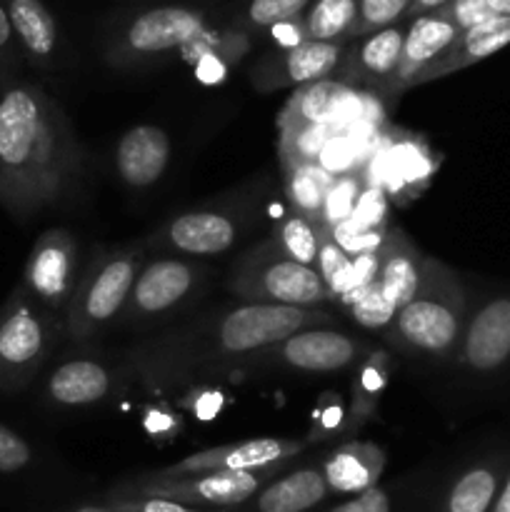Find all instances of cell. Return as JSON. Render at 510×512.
I'll use <instances>...</instances> for the list:
<instances>
[{
  "label": "cell",
  "instance_id": "44",
  "mask_svg": "<svg viewBox=\"0 0 510 512\" xmlns=\"http://www.w3.org/2000/svg\"><path fill=\"white\" fill-rule=\"evenodd\" d=\"M490 512H510V468H508V475H505L503 485H500V493L498 498H495L493 510Z\"/></svg>",
  "mask_w": 510,
  "mask_h": 512
},
{
  "label": "cell",
  "instance_id": "33",
  "mask_svg": "<svg viewBox=\"0 0 510 512\" xmlns=\"http://www.w3.org/2000/svg\"><path fill=\"white\" fill-rule=\"evenodd\" d=\"M365 185H368V178H365L360 170H353V173H345V175H335L333 185H330L328 190V198H325V208H323L325 230H333L335 225L345 223V220L353 215Z\"/></svg>",
  "mask_w": 510,
  "mask_h": 512
},
{
  "label": "cell",
  "instance_id": "6",
  "mask_svg": "<svg viewBox=\"0 0 510 512\" xmlns=\"http://www.w3.org/2000/svg\"><path fill=\"white\" fill-rule=\"evenodd\" d=\"M65 338V318L50 313L23 285L0 308V390L20 393L53 358Z\"/></svg>",
  "mask_w": 510,
  "mask_h": 512
},
{
  "label": "cell",
  "instance_id": "12",
  "mask_svg": "<svg viewBox=\"0 0 510 512\" xmlns=\"http://www.w3.org/2000/svg\"><path fill=\"white\" fill-rule=\"evenodd\" d=\"M468 378H498L510 368V293L470 303L453 363Z\"/></svg>",
  "mask_w": 510,
  "mask_h": 512
},
{
  "label": "cell",
  "instance_id": "31",
  "mask_svg": "<svg viewBox=\"0 0 510 512\" xmlns=\"http://www.w3.org/2000/svg\"><path fill=\"white\" fill-rule=\"evenodd\" d=\"M313 0H245L243 10L233 25L243 28L245 33H260L273 30L278 25L295 23L305 15Z\"/></svg>",
  "mask_w": 510,
  "mask_h": 512
},
{
  "label": "cell",
  "instance_id": "16",
  "mask_svg": "<svg viewBox=\"0 0 510 512\" xmlns=\"http://www.w3.org/2000/svg\"><path fill=\"white\" fill-rule=\"evenodd\" d=\"M3 5L30 68L50 75L73 65V50L43 0H3Z\"/></svg>",
  "mask_w": 510,
  "mask_h": 512
},
{
  "label": "cell",
  "instance_id": "11",
  "mask_svg": "<svg viewBox=\"0 0 510 512\" xmlns=\"http://www.w3.org/2000/svg\"><path fill=\"white\" fill-rule=\"evenodd\" d=\"M248 220V213L225 205L188 210L170 218L143 245L178 258H220L240 243Z\"/></svg>",
  "mask_w": 510,
  "mask_h": 512
},
{
  "label": "cell",
  "instance_id": "5",
  "mask_svg": "<svg viewBox=\"0 0 510 512\" xmlns=\"http://www.w3.org/2000/svg\"><path fill=\"white\" fill-rule=\"evenodd\" d=\"M208 28V13L190 5H155L110 23L103 55L118 70L153 68L183 53Z\"/></svg>",
  "mask_w": 510,
  "mask_h": 512
},
{
  "label": "cell",
  "instance_id": "13",
  "mask_svg": "<svg viewBox=\"0 0 510 512\" xmlns=\"http://www.w3.org/2000/svg\"><path fill=\"white\" fill-rule=\"evenodd\" d=\"M80 273L83 265H80L78 238L65 228H50L40 233L30 248L20 285L43 308L65 318Z\"/></svg>",
  "mask_w": 510,
  "mask_h": 512
},
{
  "label": "cell",
  "instance_id": "19",
  "mask_svg": "<svg viewBox=\"0 0 510 512\" xmlns=\"http://www.w3.org/2000/svg\"><path fill=\"white\" fill-rule=\"evenodd\" d=\"M360 95L355 88L345 85L338 78H325L318 83L295 88L293 98L285 103L278 115V130L295 128V125H328V128H353Z\"/></svg>",
  "mask_w": 510,
  "mask_h": 512
},
{
  "label": "cell",
  "instance_id": "1",
  "mask_svg": "<svg viewBox=\"0 0 510 512\" xmlns=\"http://www.w3.org/2000/svg\"><path fill=\"white\" fill-rule=\"evenodd\" d=\"M85 158L73 123L43 85L18 80L0 95V208L15 220L70 203Z\"/></svg>",
  "mask_w": 510,
  "mask_h": 512
},
{
  "label": "cell",
  "instance_id": "28",
  "mask_svg": "<svg viewBox=\"0 0 510 512\" xmlns=\"http://www.w3.org/2000/svg\"><path fill=\"white\" fill-rule=\"evenodd\" d=\"M358 20V0H313L300 18V35L310 43H350Z\"/></svg>",
  "mask_w": 510,
  "mask_h": 512
},
{
  "label": "cell",
  "instance_id": "32",
  "mask_svg": "<svg viewBox=\"0 0 510 512\" xmlns=\"http://www.w3.org/2000/svg\"><path fill=\"white\" fill-rule=\"evenodd\" d=\"M278 155L280 165L290 163H318L323 150L333 140V128L328 125H295V128L278 130Z\"/></svg>",
  "mask_w": 510,
  "mask_h": 512
},
{
  "label": "cell",
  "instance_id": "9",
  "mask_svg": "<svg viewBox=\"0 0 510 512\" xmlns=\"http://www.w3.org/2000/svg\"><path fill=\"white\" fill-rule=\"evenodd\" d=\"M375 350L368 340L355 338L335 328H308L270 348L258 350L238 365L233 373H295L330 375L358 368Z\"/></svg>",
  "mask_w": 510,
  "mask_h": 512
},
{
  "label": "cell",
  "instance_id": "43",
  "mask_svg": "<svg viewBox=\"0 0 510 512\" xmlns=\"http://www.w3.org/2000/svg\"><path fill=\"white\" fill-rule=\"evenodd\" d=\"M450 0H413L408 8V13H405V23L413 18H418V15H425V13H433V10H440L443 5H448Z\"/></svg>",
  "mask_w": 510,
  "mask_h": 512
},
{
  "label": "cell",
  "instance_id": "29",
  "mask_svg": "<svg viewBox=\"0 0 510 512\" xmlns=\"http://www.w3.org/2000/svg\"><path fill=\"white\" fill-rule=\"evenodd\" d=\"M390 358L385 350L375 348L363 363L355 368L353 380V423H365L378 410L380 398L388 388Z\"/></svg>",
  "mask_w": 510,
  "mask_h": 512
},
{
  "label": "cell",
  "instance_id": "34",
  "mask_svg": "<svg viewBox=\"0 0 510 512\" xmlns=\"http://www.w3.org/2000/svg\"><path fill=\"white\" fill-rule=\"evenodd\" d=\"M413 0H358V20H355V38L375 33L388 25L405 23V13H408Z\"/></svg>",
  "mask_w": 510,
  "mask_h": 512
},
{
  "label": "cell",
  "instance_id": "39",
  "mask_svg": "<svg viewBox=\"0 0 510 512\" xmlns=\"http://www.w3.org/2000/svg\"><path fill=\"white\" fill-rule=\"evenodd\" d=\"M105 505H108L113 512H208L200 508H190V505H183V503H175V500L143 498V495H123V493H113V490H110L108 498H105Z\"/></svg>",
  "mask_w": 510,
  "mask_h": 512
},
{
  "label": "cell",
  "instance_id": "22",
  "mask_svg": "<svg viewBox=\"0 0 510 512\" xmlns=\"http://www.w3.org/2000/svg\"><path fill=\"white\" fill-rule=\"evenodd\" d=\"M508 455H488L465 465L440 493L433 512H490L508 475Z\"/></svg>",
  "mask_w": 510,
  "mask_h": 512
},
{
  "label": "cell",
  "instance_id": "25",
  "mask_svg": "<svg viewBox=\"0 0 510 512\" xmlns=\"http://www.w3.org/2000/svg\"><path fill=\"white\" fill-rule=\"evenodd\" d=\"M505 45H510V18L495 15V18L485 20V23L475 25V28L463 30L458 35V40L448 48V53L420 75L418 85L430 83V80H440L445 75H453L458 70L468 68V65L480 63V60L490 58L498 50H503Z\"/></svg>",
  "mask_w": 510,
  "mask_h": 512
},
{
  "label": "cell",
  "instance_id": "27",
  "mask_svg": "<svg viewBox=\"0 0 510 512\" xmlns=\"http://www.w3.org/2000/svg\"><path fill=\"white\" fill-rule=\"evenodd\" d=\"M283 178L290 208L323 225L325 198L335 175H330L320 163H290L283 165Z\"/></svg>",
  "mask_w": 510,
  "mask_h": 512
},
{
  "label": "cell",
  "instance_id": "15",
  "mask_svg": "<svg viewBox=\"0 0 510 512\" xmlns=\"http://www.w3.org/2000/svg\"><path fill=\"white\" fill-rule=\"evenodd\" d=\"M310 440H290V438H253L245 443L220 445V448L200 450V453L185 455L178 463L168 465L163 470L150 473L153 478H180V475L193 473H213V470H230V473H243V470H263L273 465H285L288 460L298 458Z\"/></svg>",
  "mask_w": 510,
  "mask_h": 512
},
{
  "label": "cell",
  "instance_id": "4",
  "mask_svg": "<svg viewBox=\"0 0 510 512\" xmlns=\"http://www.w3.org/2000/svg\"><path fill=\"white\" fill-rule=\"evenodd\" d=\"M143 263L145 245L93 250L65 310V338L70 343H93L108 325L118 323Z\"/></svg>",
  "mask_w": 510,
  "mask_h": 512
},
{
  "label": "cell",
  "instance_id": "30",
  "mask_svg": "<svg viewBox=\"0 0 510 512\" xmlns=\"http://www.w3.org/2000/svg\"><path fill=\"white\" fill-rule=\"evenodd\" d=\"M325 228L315 220L305 218V215L290 210L288 215L275 223L273 228V240L280 245L288 258H293L295 263L305 265V268H313L318 263V250L320 240H323Z\"/></svg>",
  "mask_w": 510,
  "mask_h": 512
},
{
  "label": "cell",
  "instance_id": "3",
  "mask_svg": "<svg viewBox=\"0 0 510 512\" xmlns=\"http://www.w3.org/2000/svg\"><path fill=\"white\" fill-rule=\"evenodd\" d=\"M468 310L470 295L463 278L443 260L428 255L418 290L395 313L383 338L410 358L453 363Z\"/></svg>",
  "mask_w": 510,
  "mask_h": 512
},
{
  "label": "cell",
  "instance_id": "37",
  "mask_svg": "<svg viewBox=\"0 0 510 512\" xmlns=\"http://www.w3.org/2000/svg\"><path fill=\"white\" fill-rule=\"evenodd\" d=\"M385 218H388V200H385L383 185L368 183L363 193H360V200L350 220L358 228L368 230V233H388L385 230Z\"/></svg>",
  "mask_w": 510,
  "mask_h": 512
},
{
  "label": "cell",
  "instance_id": "14",
  "mask_svg": "<svg viewBox=\"0 0 510 512\" xmlns=\"http://www.w3.org/2000/svg\"><path fill=\"white\" fill-rule=\"evenodd\" d=\"M350 43H310L303 40L290 48H275L260 55L250 68V83L258 93L283 88H303L318 80L335 78Z\"/></svg>",
  "mask_w": 510,
  "mask_h": 512
},
{
  "label": "cell",
  "instance_id": "38",
  "mask_svg": "<svg viewBox=\"0 0 510 512\" xmlns=\"http://www.w3.org/2000/svg\"><path fill=\"white\" fill-rule=\"evenodd\" d=\"M350 260H353V258H350V255L345 253V250L340 248V245L335 243L333 238H330L328 230H325L323 240H320L315 273H318L320 278L325 280V285H328V290H330V295H333V300H335V293H338L340 283H343L345 273H348Z\"/></svg>",
  "mask_w": 510,
  "mask_h": 512
},
{
  "label": "cell",
  "instance_id": "46",
  "mask_svg": "<svg viewBox=\"0 0 510 512\" xmlns=\"http://www.w3.org/2000/svg\"><path fill=\"white\" fill-rule=\"evenodd\" d=\"M68 512H113L108 505H100V503H83V505H73Z\"/></svg>",
  "mask_w": 510,
  "mask_h": 512
},
{
  "label": "cell",
  "instance_id": "20",
  "mask_svg": "<svg viewBox=\"0 0 510 512\" xmlns=\"http://www.w3.org/2000/svg\"><path fill=\"white\" fill-rule=\"evenodd\" d=\"M458 35L460 30L445 15H440L438 10L408 20L403 53H400L398 73H395L393 80V95L415 88L420 75L448 53L450 45L458 40Z\"/></svg>",
  "mask_w": 510,
  "mask_h": 512
},
{
  "label": "cell",
  "instance_id": "40",
  "mask_svg": "<svg viewBox=\"0 0 510 512\" xmlns=\"http://www.w3.org/2000/svg\"><path fill=\"white\" fill-rule=\"evenodd\" d=\"M33 463V448L23 435L0 423V473H20Z\"/></svg>",
  "mask_w": 510,
  "mask_h": 512
},
{
  "label": "cell",
  "instance_id": "36",
  "mask_svg": "<svg viewBox=\"0 0 510 512\" xmlns=\"http://www.w3.org/2000/svg\"><path fill=\"white\" fill-rule=\"evenodd\" d=\"M348 310L355 318V323H360L363 328H370V330H385L390 323H393L395 313H398V310L383 298V293H380L375 283L370 285V288H365L363 293L348 305Z\"/></svg>",
  "mask_w": 510,
  "mask_h": 512
},
{
  "label": "cell",
  "instance_id": "45",
  "mask_svg": "<svg viewBox=\"0 0 510 512\" xmlns=\"http://www.w3.org/2000/svg\"><path fill=\"white\" fill-rule=\"evenodd\" d=\"M493 15H500V18H510V0H488Z\"/></svg>",
  "mask_w": 510,
  "mask_h": 512
},
{
  "label": "cell",
  "instance_id": "42",
  "mask_svg": "<svg viewBox=\"0 0 510 512\" xmlns=\"http://www.w3.org/2000/svg\"><path fill=\"white\" fill-rule=\"evenodd\" d=\"M328 512H393V495L380 488V485H375V488L353 495V498L335 505Z\"/></svg>",
  "mask_w": 510,
  "mask_h": 512
},
{
  "label": "cell",
  "instance_id": "24",
  "mask_svg": "<svg viewBox=\"0 0 510 512\" xmlns=\"http://www.w3.org/2000/svg\"><path fill=\"white\" fill-rule=\"evenodd\" d=\"M385 463H388V455L378 443L350 440L335 448L320 468H323L330 493L360 495L380 483Z\"/></svg>",
  "mask_w": 510,
  "mask_h": 512
},
{
  "label": "cell",
  "instance_id": "35",
  "mask_svg": "<svg viewBox=\"0 0 510 512\" xmlns=\"http://www.w3.org/2000/svg\"><path fill=\"white\" fill-rule=\"evenodd\" d=\"M23 68L25 55L23 50H20L18 38H15L8 13H5L3 0H0V95H3L13 83L23 80L20 78Z\"/></svg>",
  "mask_w": 510,
  "mask_h": 512
},
{
  "label": "cell",
  "instance_id": "8",
  "mask_svg": "<svg viewBox=\"0 0 510 512\" xmlns=\"http://www.w3.org/2000/svg\"><path fill=\"white\" fill-rule=\"evenodd\" d=\"M210 275L213 273L203 263L190 258H178V255L145 258L118 323L135 330L165 323L203 293L205 285L210 283Z\"/></svg>",
  "mask_w": 510,
  "mask_h": 512
},
{
  "label": "cell",
  "instance_id": "41",
  "mask_svg": "<svg viewBox=\"0 0 510 512\" xmlns=\"http://www.w3.org/2000/svg\"><path fill=\"white\" fill-rule=\"evenodd\" d=\"M438 13L445 15V18H448L450 23L460 30V33L468 28H475V25L485 23V20L495 18L493 10H490V5H488V0H450V3L443 5Z\"/></svg>",
  "mask_w": 510,
  "mask_h": 512
},
{
  "label": "cell",
  "instance_id": "18",
  "mask_svg": "<svg viewBox=\"0 0 510 512\" xmlns=\"http://www.w3.org/2000/svg\"><path fill=\"white\" fill-rule=\"evenodd\" d=\"M118 373L105 360L68 358L55 365L43 383V395L50 405L65 410L95 408L113 398Z\"/></svg>",
  "mask_w": 510,
  "mask_h": 512
},
{
  "label": "cell",
  "instance_id": "26",
  "mask_svg": "<svg viewBox=\"0 0 510 512\" xmlns=\"http://www.w3.org/2000/svg\"><path fill=\"white\" fill-rule=\"evenodd\" d=\"M328 495L330 488L325 483L323 468L310 465V468H298L265 485L250 500L248 512H308L323 503Z\"/></svg>",
  "mask_w": 510,
  "mask_h": 512
},
{
  "label": "cell",
  "instance_id": "21",
  "mask_svg": "<svg viewBox=\"0 0 510 512\" xmlns=\"http://www.w3.org/2000/svg\"><path fill=\"white\" fill-rule=\"evenodd\" d=\"M173 155L168 133L158 125H135L115 145V170L128 188H153L163 178Z\"/></svg>",
  "mask_w": 510,
  "mask_h": 512
},
{
  "label": "cell",
  "instance_id": "7",
  "mask_svg": "<svg viewBox=\"0 0 510 512\" xmlns=\"http://www.w3.org/2000/svg\"><path fill=\"white\" fill-rule=\"evenodd\" d=\"M228 290L238 303L318 308L333 300L325 280L313 268L295 263L273 238L245 250L228 273Z\"/></svg>",
  "mask_w": 510,
  "mask_h": 512
},
{
  "label": "cell",
  "instance_id": "2",
  "mask_svg": "<svg viewBox=\"0 0 510 512\" xmlns=\"http://www.w3.org/2000/svg\"><path fill=\"white\" fill-rule=\"evenodd\" d=\"M338 318L320 308L235 303L170 325L128 353L135 373L150 383H185L233 375L243 360L308 328H335Z\"/></svg>",
  "mask_w": 510,
  "mask_h": 512
},
{
  "label": "cell",
  "instance_id": "17",
  "mask_svg": "<svg viewBox=\"0 0 510 512\" xmlns=\"http://www.w3.org/2000/svg\"><path fill=\"white\" fill-rule=\"evenodd\" d=\"M405 30H408V23H395L363 38H355V43L348 45V53L335 78L343 80L350 88L385 90L393 95Z\"/></svg>",
  "mask_w": 510,
  "mask_h": 512
},
{
  "label": "cell",
  "instance_id": "10",
  "mask_svg": "<svg viewBox=\"0 0 510 512\" xmlns=\"http://www.w3.org/2000/svg\"><path fill=\"white\" fill-rule=\"evenodd\" d=\"M280 465L263 470H243V473H230V470H213V473H193L180 475V478H145L128 480L118 485L113 493L123 495H143V498H165L175 503L190 505V508H240L248 505L265 485L270 483Z\"/></svg>",
  "mask_w": 510,
  "mask_h": 512
},
{
  "label": "cell",
  "instance_id": "23",
  "mask_svg": "<svg viewBox=\"0 0 510 512\" xmlns=\"http://www.w3.org/2000/svg\"><path fill=\"white\" fill-rule=\"evenodd\" d=\"M425 258L418 245L403 233V230H388L383 245L378 250V275L375 285L383 293V298L393 305L395 310L403 308L418 290L423 280Z\"/></svg>",
  "mask_w": 510,
  "mask_h": 512
}]
</instances>
